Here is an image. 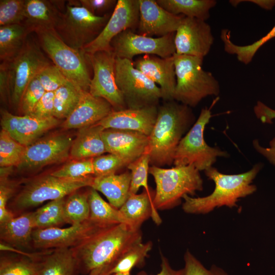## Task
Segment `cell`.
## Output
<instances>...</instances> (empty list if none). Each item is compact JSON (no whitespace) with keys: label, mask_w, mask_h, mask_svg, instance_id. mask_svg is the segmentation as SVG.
Returning <instances> with one entry per match:
<instances>
[{"label":"cell","mask_w":275,"mask_h":275,"mask_svg":"<svg viewBox=\"0 0 275 275\" xmlns=\"http://www.w3.org/2000/svg\"><path fill=\"white\" fill-rule=\"evenodd\" d=\"M142 241L140 229L120 223L101 228L81 244L71 249L78 270L87 274L96 268L113 265L130 247Z\"/></svg>","instance_id":"obj_1"},{"label":"cell","mask_w":275,"mask_h":275,"mask_svg":"<svg viewBox=\"0 0 275 275\" xmlns=\"http://www.w3.org/2000/svg\"><path fill=\"white\" fill-rule=\"evenodd\" d=\"M194 121L190 107L175 100L166 101L158 107L157 117L148 136L146 151L152 166L173 164L177 147Z\"/></svg>","instance_id":"obj_2"},{"label":"cell","mask_w":275,"mask_h":275,"mask_svg":"<svg viewBox=\"0 0 275 275\" xmlns=\"http://www.w3.org/2000/svg\"><path fill=\"white\" fill-rule=\"evenodd\" d=\"M262 167L261 163H257L248 171L231 175L222 173L213 167L209 168L204 172L207 177L215 184L213 191L203 197L184 195L182 209L187 213L206 214L224 206L237 207L240 198L251 195L257 190L256 186L252 183Z\"/></svg>","instance_id":"obj_3"},{"label":"cell","mask_w":275,"mask_h":275,"mask_svg":"<svg viewBox=\"0 0 275 275\" xmlns=\"http://www.w3.org/2000/svg\"><path fill=\"white\" fill-rule=\"evenodd\" d=\"M176 85L174 100L190 107L204 98L218 96L220 86L213 74L202 68L204 58L174 54Z\"/></svg>","instance_id":"obj_4"},{"label":"cell","mask_w":275,"mask_h":275,"mask_svg":"<svg viewBox=\"0 0 275 275\" xmlns=\"http://www.w3.org/2000/svg\"><path fill=\"white\" fill-rule=\"evenodd\" d=\"M149 173L156 184L153 204L157 210L173 208L181 203L184 195L193 196L203 189L200 171L193 166L169 169L152 166Z\"/></svg>","instance_id":"obj_5"},{"label":"cell","mask_w":275,"mask_h":275,"mask_svg":"<svg viewBox=\"0 0 275 275\" xmlns=\"http://www.w3.org/2000/svg\"><path fill=\"white\" fill-rule=\"evenodd\" d=\"M112 14L98 16L82 7L79 1H69L54 30L66 44L81 50L99 36Z\"/></svg>","instance_id":"obj_6"},{"label":"cell","mask_w":275,"mask_h":275,"mask_svg":"<svg viewBox=\"0 0 275 275\" xmlns=\"http://www.w3.org/2000/svg\"><path fill=\"white\" fill-rule=\"evenodd\" d=\"M212 117L210 108H203L198 118L180 140L175 151V166H193L199 171L212 167L218 157L229 154L219 148L209 146L204 139V130Z\"/></svg>","instance_id":"obj_7"},{"label":"cell","mask_w":275,"mask_h":275,"mask_svg":"<svg viewBox=\"0 0 275 275\" xmlns=\"http://www.w3.org/2000/svg\"><path fill=\"white\" fill-rule=\"evenodd\" d=\"M40 46L53 64L71 82L89 92L91 78L86 59L88 55L68 46L54 30L37 33Z\"/></svg>","instance_id":"obj_8"},{"label":"cell","mask_w":275,"mask_h":275,"mask_svg":"<svg viewBox=\"0 0 275 275\" xmlns=\"http://www.w3.org/2000/svg\"><path fill=\"white\" fill-rule=\"evenodd\" d=\"M115 79L127 108L158 106L161 91L156 84L133 65V61L116 58Z\"/></svg>","instance_id":"obj_9"},{"label":"cell","mask_w":275,"mask_h":275,"mask_svg":"<svg viewBox=\"0 0 275 275\" xmlns=\"http://www.w3.org/2000/svg\"><path fill=\"white\" fill-rule=\"evenodd\" d=\"M94 176L80 179L59 178L51 174L29 182L17 195L14 205L18 210L32 208L46 201H53L86 186L91 187Z\"/></svg>","instance_id":"obj_10"},{"label":"cell","mask_w":275,"mask_h":275,"mask_svg":"<svg viewBox=\"0 0 275 275\" xmlns=\"http://www.w3.org/2000/svg\"><path fill=\"white\" fill-rule=\"evenodd\" d=\"M5 62L8 70L9 100L14 106H18L28 85L44 67L50 63L41 47L28 39L16 56Z\"/></svg>","instance_id":"obj_11"},{"label":"cell","mask_w":275,"mask_h":275,"mask_svg":"<svg viewBox=\"0 0 275 275\" xmlns=\"http://www.w3.org/2000/svg\"><path fill=\"white\" fill-rule=\"evenodd\" d=\"M88 55L93 71L89 92L94 96L106 100L112 105L113 111L127 108L116 82L115 53L109 50Z\"/></svg>","instance_id":"obj_12"},{"label":"cell","mask_w":275,"mask_h":275,"mask_svg":"<svg viewBox=\"0 0 275 275\" xmlns=\"http://www.w3.org/2000/svg\"><path fill=\"white\" fill-rule=\"evenodd\" d=\"M175 34L173 33L153 38L140 35L128 30L114 38L110 45L116 58L132 61L135 56L144 54L166 58L176 53Z\"/></svg>","instance_id":"obj_13"},{"label":"cell","mask_w":275,"mask_h":275,"mask_svg":"<svg viewBox=\"0 0 275 275\" xmlns=\"http://www.w3.org/2000/svg\"><path fill=\"white\" fill-rule=\"evenodd\" d=\"M139 0H118L110 18L99 36L81 50L87 54L112 50L111 42L128 30L135 33L139 22Z\"/></svg>","instance_id":"obj_14"},{"label":"cell","mask_w":275,"mask_h":275,"mask_svg":"<svg viewBox=\"0 0 275 275\" xmlns=\"http://www.w3.org/2000/svg\"><path fill=\"white\" fill-rule=\"evenodd\" d=\"M72 143L71 138L64 134L39 139L26 147L17 169L30 171L63 161L69 156Z\"/></svg>","instance_id":"obj_15"},{"label":"cell","mask_w":275,"mask_h":275,"mask_svg":"<svg viewBox=\"0 0 275 275\" xmlns=\"http://www.w3.org/2000/svg\"><path fill=\"white\" fill-rule=\"evenodd\" d=\"M106 226H108L99 225L89 219L67 228L35 229L32 233V244L35 248L42 250L73 248Z\"/></svg>","instance_id":"obj_16"},{"label":"cell","mask_w":275,"mask_h":275,"mask_svg":"<svg viewBox=\"0 0 275 275\" xmlns=\"http://www.w3.org/2000/svg\"><path fill=\"white\" fill-rule=\"evenodd\" d=\"M213 42L211 28L206 21L184 16L175 34L176 53L204 58Z\"/></svg>","instance_id":"obj_17"},{"label":"cell","mask_w":275,"mask_h":275,"mask_svg":"<svg viewBox=\"0 0 275 275\" xmlns=\"http://www.w3.org/2000/svg\"><path fill=\"white\" fill-rule=\"evenodd\" d=\"M139 12L135 33L150 37H161L175 33L184 17L169 12L155 0H139Z\"/></svg>","instance_id":"obj_18"},{"label":"cell","mask_w":275,"mask_h":275,"mask_svg":"<svg viewBox=\"0 0 275 275\" xmlns=\"http://www.w3.org/2000/svg\"><path fill=\"white\" fill-rule=\"evenodd\" d=\"M133 64L135 68L159 85L162 99L165 101L174 100L176 78L174 55L163 58L145 54L137 58Z\"/></svg>","instance_id":"obj_19"},{"label":"cell","mask_w":275,"mask_h":275,"mask_svg":"<svg viewBox=\"0 0 275 275\" xmlns=\"http://www.w3.org/2000/svg\"><path fill=\"white\" fill-rule=\"evenodd\" d=\"M158 107L152 106L140 109L113 111L97 124L104 129L133 131L148 136L157 117Z\"/></svg>","instance_id":"obj_20"},{"label":"cell","mask_w":275,"mask_h":275,"mask_svg":"<svg viewBox=\"0 0 275 275\" xmlns=\"http://www.w3.org/2000/svg\"><path fill=\"white\" fill-rule=\"evenodd\" d=\"M102 135L106 152L120 157L127 166L146 152L148 144V136L133 131L105 129Z\"/></svg>","instance_id":"obj_21"},{"label":"cell","mask_w":275,"mask_h":275,"mask_svg":"<svg viewBox=\"0 0 275 275\" xmlns=\"http://www.w3.org/2000/svg\"><path fill=\"white\" fill-rule=\"evenodd\" d=\"M64 1L25 0L23 24L30 33L54 30L65 10Z\"/></svg>","instance_id":"obj_22"},{"label":"cell","mask_w":275,"mask_h":275,"mask_svg":"<svg viewBox=\"0 0 275 275\" xmlns=\"http://www.w3.org/2000/svg\"><path fill=\"white\" fill-rule=\"evenodd\" d=\"M113 111L112 105L106 100L84 91L79 103L65 120L62 127L65 129H80L94 125Z\"/></svg>","instance_id":"obj_23"},{"label":"cell","mask_w":275,"mask_h":275,"mask_svg":"<svg viewBox=\"0 0 275 275\" xmlns=\"http://www.w3.org/2000/svg\"><path fill=\"white\" fill-rule=\"evenodd\" d=\"M154 194L144 189L140 194L129 195L119 209L126 224L132 229L139 230L143 223L150 217L156 225L161 223V219L153 204Z\"/></svg>","instance_id":"obj_24"},{"label":"cell","mask_w":275,"mask_h":275,"mask_svg":"<svg viewBox=\"0 0 275 275\" xmlns=\"http://www.w3.org/2000/svg\"><path fill=\"white\" fill-rule=\"evenodd\" d=\"M104 128L98 124L79 129L70 149L73 159L92 158L106 152L102 138Z\"/></svg>","instance_id":"obj_25"},{"label":"cell","mask_w":275,"mask_h":275,"mask_svg":"<svg viewBox=\"0 0 275 275\" xmlns=\"http://www.w3.org/2000/svg\"><path fill=\"white\" fill-rule=\"evenodd\" d=\"M131 173L94 176L91 188L103 194L109 203L119 209L129 196Z\"/></svg>","instance_id":"obj_26"},{"label":"cell","mask_w":275,"mask_h":275,"mask_svg":"<svg viewBox=\"0 0 275 275\" xmlns=\"http://www.w3.org/2000/svg\"><path fill=\"white\" fill-rule=\"evenodd\" d=\"M35 229L34 212L25 213L0 223L1 239L14 247H27Z\"/></svg>","instance_id":"obj_27"},{"label":"cell","mask_w":275,"mask_h":275,"mask_svg":"<svg viewBox=\"0 0 275 275\" xmlns=\"http://www.w3.org/2000/svg\"><path fill=\"white\" fill-rule=\"evenodd\" d=\"M58 124L59 119L54 117L38 118L31 115L18 116L13 138L26 147L39 140L44 133Z\"/></svg>","instance_id":"obj_28"},{"label":"cell","mask_w":275,"mask_h":275,"mask_svg":"<svg viewBox=\"0 0 275 275\" xmlns=\"http://www.w3.org/2000/svg\"><path fill=\"white\" fill-rule=\"evenodd\" d=\"M78 263L71 248L55 249L40 260L39 275H75Z\"/></svg>","instance_id":"obj_29"},{"label":"cell","mask_w":275,"mask_h":275,"mask_svg":"<svg viewBox=\"0 0 275 275\" xmlns=\"http://www.w3.org/2000/svg\"><path fill=\"white\" fill-rule=\"evenodd\" d=\"M156 2L173 14L204 21L209 18L210 10L217 4L215 0H156Z\"/></svg>","instance_id":"obj_30"},{"label":"cell","mask_w":275,"mask_h":275,"mask_svg":"<svg viewBox=\"0 0 275 275\" xmlns=\"http://www.w3.org/2000/svg\"><path fill=\"white\" fill-rule=\"evenodd\" d=\"M30 34L22 24L0 26V59L8 62L22 49Z\"/></svg>","instance_id":"obj_31"},{"label":"cell","mask_w":275,"mask_h":275,"mask_svg":"<svg viewBox=\"0 0 275 275\" xmlns=\"http://www.w3.org/2000/svg\"><path fill=\"white\" fill-rule=\"evenodd\" d=\"M88 202L89 219L92 221L103 226L126 224L119 210L105 202L98 191L92 188L88 191Z\"/></svg>","instance_id":"obj_32"},{"label":"cell","mask_w":275,"mask_h":275,"mask_svg":"<svg viewBox=\"0 0 275 275\" xmlns=\"http://www.w3.org/2000/svg\"><path fill=\"white\" fill-rule=\"evenodd\" d=\"M231 32L228 29H223L220 37L224 44V50L228 53L235 55L237 60L248 65L253 60L257 51L266 42L275 38V25L265 36L246 45H238L231 39Z\"/></svg>","instance_id":"obj_33"},{"label":"cell","mask_w":275,"mask_h":275,"mask_svg":"<svg viewBox=\"0 0 275 275\" xmlns=\"http://www.w3.org/2000/svg\"><path fill=\"white\" fill-rule=\"evenodd\" d=\"M84 91L70 81L54 91V117L67 119L77 105Z\"/></svg>","instance_id":"obj_34"},{"label":"cell","mask_w":275,"mask_h":275,"mask_svg":"<svg viewBox=\"0 0 275 275\" xmlns=\"http://www.w3.org/2000/svg\"><path fill=\"white\" fill-rule=\"evenodd\" d=\"M65 198L51 201L34 211L35 229L59 227L66 223L64 215Z\"/></svg>","instance_id":"obj_35"},{"label":"cell","mask_w":275,"mask_h":275,"mask_svg":"<svg viewBox=\"0 0 275 275\" xmlns=\"http://www.w3.org/2000/svg\"><path fill=\"white\" fill-rule=\"evenodd\" d=\"M152 242L148 241L137 243L127 250L113 265L110 273H128L134 267L141 266L152 248Z\"/></svg>","instance_id":"obj_36"},{"label":"cell","mask_w":275,"mask_h":275,"mask_svg":"<svg viewBox=\"0 0 275 275\" xmlns=\"http://www.w3.org/2000/svg\"><path fill=\"white\" fill-rule=\"evenodd\" d=\"M64 215L66 223L71 225L88 220L90 217L88 192L75 191L69 195L65 201Z\"/></svg>","instance_id":"obj_37"},{"label":"cell","mask_w":275,"mask_h":275,"mask_svg":"<svg viewBox=\"0 0 275 275\" xmlns=\"http://www.w3.org/2000/svg\"><path fill=\"white\" fill-rule=\"evenodd\" d=\"M25 148L26 146L2 129L0 132L1 167H17L21 161Z\"/></svg>","instance_id":"obj_38"},{"label":"cell","mask_w":275,"mask_h":275,"mask_svg":"<svg viewBox=\"0 0 275 275\" xmlns=\"http://www.w3.org/2000/svg\"><path fill=\"white\" fill-rule=\"evenodd\" d=\"M150 164L147 152L130 162L126 167L131 173L129 195L137 194L141 187L148 193H151L148 185V175Z\"/></svg>","instance_id":"obj_39"},{"label":"cell","mask_w":275,"mask_h":275,"mask_svg":"<svg viewBox=\"0 0 275 275\" xmlns=\"http://www.w3.org/2000/svg\"><path fill=\"white\" fill-rule=\"evenodd\" d=\"M257 118L263 123H272L275 119V110L268 107L261 101H258L254 108ZM255 149L264 156L271 164L275 166V137L269 142V147L261 146L257 140L253 142Z\"/></svg>","instance_id":"obj_40"},{"label":"cell","mask_w":275,"mask_h":275,"mask_svg":"<svg viewBox=\"0 0 275 275\" xmlns=\"http://www.w3.org/2000/svg\"><path fill=\"white\" fill-rule=\"evenodd\" d=\"M93 160V158L73 159L51 174L59 178L73 180L94 176Z\"/></svg>","instance_id":"obj_41"},{"label":"cell","mask_w":275,"mask_h":275,"mask_svg":"<svg viewBox=\"0 0 275 275\" xmlns=\"http://www.w3.org/2000/svg\"><path fill=\"white\" fill-rule=\"evenodd\" d=\"M40 261L30 259L3 258L0 262V275H39Z\"/></svg>","instance_id":"obj_42"},{"label":"cell","mask_w":275,"mask_h":275,"mask_svg":"<svg viewBox=\"0 0 275 275\" xmlns=\"http://www.w3.org/2000/svg\"><path fill=\"white\" fill-rule=\"evenodd\" d=\"M25 0L0 1V26L22 24L25 19Z\"/></svg>","instance_id":"obj_43"},{"label":"cell","mask_w":275,"mask_h":275,"mask_svg":"<svg viewBox=\"0 0 275 275\" xmlns=\"http://www.w3.org/2000/svg\"><path fill=\"white\" fill-rule=\"evenodd\" d=\"M37 76L28 85L21 98L19 108L24 115H30L45 93Z\"/></svg>","instance_id":"obj_44"},{"label":"cell","mask_w":275,"mask_h":275,"mask_svg":"<svg viewBox=\"0 0 275 275\" xmlns=\"http://www.w3.org/2000/svg\"><path fill=\"white\" fill-rule=\"evenodd\" d=\"M37 77L46 92H54L69 80L53 64L44 67Z\"/></svg>","instance_id":"obj_45"},{"label":"cell","mask_w":275,"mask_h":275,"mask_svg":"<svg viewBox=\"0 0 275 275\" xmlns=\"http://www.w3.org/2000/svg\"><path fill=\"white\" fill-rule=\"evenodd\" d=\"M94 176H103L116 173L126 163L119 156L111 153L101 155L93 158Z\"/></svg>","instance_id":"obj_46"},{"label":"cell","mask_w":275,"mask_h":275,"mask_svg":"<svg viewBox=\"0 0 275 275\" xmlns=\"http://www.w3.org/2000/svg\"><path fill=\"white\" fill-rule=\"evenodd\" d=\"M184 275H229L223 268L213 265L206 268L188 250L184 255Z\"/></svg>","instance_id":"obj_47"},{"label":"cell","mask_w":275,"mask_h":275,"mask_svg":"<svg viewBox=\"0 0 275 275\" xmlns=\"http://www.w3.org/2000/svg\"><path fill=\"white\" fill-rule=\"evenodd\" d=\"M54 92H45L30 115L38 118L54 117Z\"/></svg>","instance_id":"obj_48"},{"label":"cell","mask_w":275,"mask_h":275,"mask_svg":"<svg viewBox=\"0 0 275 275\" xmlns=\"http://www.w3.org/2000/svg\"><path fill=\"white\" fill-rule=\"evenodd\" d=\"M80 4L93 14L102 16L113 13L118 1L116 0H80Z\"/></svg>","instance_id":"obj_49"},{"label":"cell","mask_w":275,"mask_h":275,"mask_svg":"<svg viewBox=\"0 0 275 275\" xmlns=\"http://www.w3.org/2000/svg\"><path fill=\"white\" fill-rule=\"evenodd\" d=\"M18 116L14 115L6 109L1 110V125L3 129L14 138L16 132Z\"/></svg>","instance_id":"obj_50"},{"label":"cell","mask_w":275,"mask_h":275,"mask_svg":"<svg viewBox=\"0 0 275 275\" xmlns=\"http://www.w3.org/2000/svg\"><path fill=\"white\" fill-rule=\"evenodd\" d=\"M161 264L160 270L156 274L154 275H184V268L180 269H173L167 258L162 254L160 255ZM136 275H150L148 274L145 271H141Z\"/></svg>","instance_id":"obj_51"},{"label":"cell","mask_w":275,"mask_h":275,"mask_svg":"<svg viewBox=\"0 0 275 275\" xmlns=\"http://www.w3.org/2000/svg\"><path fill=\"white\" fill-rule=\"evenodd\" d=\"M0 93L2 99H9V86L6 63L3 62L0 65Z\"/></svg>","instance_id":"obj_52"},{"label":"cell","mask_w":275,"mask_h":275,"mask_svg":"<svg viewBox=\"0 0 275 275\" xmlns=\"http://www.w3.org/2000/svg\"><path fill=\"white\" fill-rule=\"evenodd\" d=\"M242 2L253 3L263 9L271 10L275 7V0H232L229 3L233 7H236Z\"/></svg>","instance_id":"obj_53"},{"label":"cell","mask_w":275,"mask_h":275,"mask_svg":"<svg viewBox=\"0 0 275 275\" xmlns=\"http://www.w3.org/2000/svg\"><path fill=\"white\" fill-rule=\"evenodd\" d=\"M12 189L6 184V181H1L0 186V210L7 209V204Z\"/></svg>","instance_id":"obj_54"},{"label":"cell","mask_w":275,"mask_h":275,"mask_svg":"<svg viewBox=\"0 0 275 275\" xmlns=\"http://www.w3.org/2000/svg\"><path fill=\"white\" fill-rule=\"evenodd\" d=\"M113 265L105 266L96 268L86 275H110V271Z\"/></svg>","instance_id":"obj_55"},{"label":"cell","mask_w":275,"mask_h":275,"mask_svg":"<svg viewBox=\"0 0 275 275\" xmlns=\"http://www.w3.org/2000/svg\"><path fill=\"white\" fill-rule=\"evenodd\" d=\"M110 275H131V274H130V272H128V273L118 272V273H113Z\"/></svg>","instance_id":"obj_56"}]
</instances>
